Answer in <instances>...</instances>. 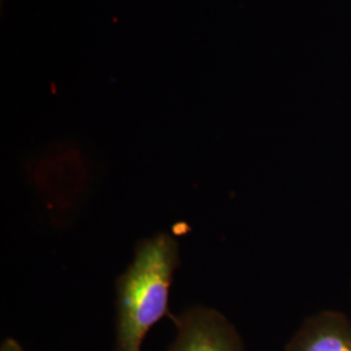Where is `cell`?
Segmentation results:
<instances>
[{
	"label": "cell",
	"instance_id": "1",
	"mask_svg": "<svg viewBox=\"0 0 351 351\" xmlns=\"http://www.w3.org/2000/svg\"><path fill=\"white\" fill-rule=\"evenodd\" d=\"M178 264V242L168 232L137 243L132 263L116 280L114 351H141L151 328L168 314Z\"/></svg>",
	"mask_w": 351,
	"mask_h": 351
},
{
	"label": "cell",
	"instance_id": "3",
	"mask_svg": "<svg viewBox=\"0 0 351 351\" xmlns=\"http://www.w3.org/2000/svg\"><path fill=\"white\" fill-rule=\"evenodd\" d=\"M285 351H351L350 319L333 310L311 315L289 339Z\"/></svg>",
	"mask_w": 351,
	"mask_h": 351
},
{
	"label": "cell",
	"instance_id": "4",
	"mask_svg": "<svg viewBox=\"0 0 351 351\" xmlns=\"http://www.w3.org/2000/svg\"><path fill=\"white\" fill-rule=\"evenodd\" d=\"M0 351H24L23 346L13 339H7L3 341L1 346H0Z\"/></svg>",
	"mask_w": 351,
	"mask_h": 351
},
{
	"label": "cell",
	"instance_id": "2",
	"mask_svg": "<svg viewBox=\"0 0 351 351\" xmlns=\"http://www.w3.org/2000/svg\"><path fill=\"white\" fill-rule=\"evenodd\" d=\"M173 322L177 335L167 351H243L236 326L213 308L195 306Z\"/></svg>",
	"mask_w": 351,
	"mask_h": 351
}]
</instances>
